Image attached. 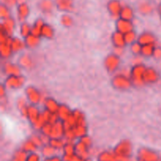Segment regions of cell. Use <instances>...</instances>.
Instances as JSON below:
<instances>
[{"label": "cell", "mask_w": 161, "mask_h": 161, "mask_svg": "<svg viewBox=\"0 0 161 161\" xmlns=\"http://www.w3.org/2000/svg\"><path fill=\"white\" fill-rule=\"evenodd\" d=\"M72 111L65 105H60L59 108H58V111L57 113L58 114V118H59L60 120H61L62 122L67 120L70 116L72 115Z\"/></svg>", "instance_id": "ffe728a7"}, {"label": "cell", "mask_w": 161, "mask_h": 161, "mask_svg": "<svg viewBox=\"0 0 161 161\" xmlns=\"http://www.w3.org/2000/svg\"><path fill=\"white\" fill-rule=\"evenodd\" d=\"M57 9L62 12H71L73 9V0H56Z\"/></svg>", "instance_id": "9a60e30c"}, {"label": "cell", "mask_w": 161, "mask_h": 161, "mask_svg": "<svg viewBox=\"0 0 161 161\" xmlns=\"http://www.w3.org/2000/svg\"><path fill=\"white\" fill-rule=\"evenodd\" d=\"M134 17H135V14H134L132 8L128 6H123L119 17L125 19V20H132L134 19Z\"/></svg>", "instance_id": "603a6c76"}, {"label": "cell", "mask_w": 161, "mask_h": 161, "mask_svg": "<svg viewBox=\"0 0 161 161\" xmlns=\"http://www.w3.org/2000/svg\"><path fill=\"white\" fill-rule=\"evenodd\" d=\"M122 8L123 5L119 0H111L107 4V9L108 13L112 17L115 18H119Z\"/></svg>", "instance_id": "9c48e42d"}, {"label": "cell", "mask_w": 161, "mask_h": 161, "mask_svg": "<svg viewBox=\"0 0 161 161\" xmlns=\"http://www.w3.org/2000/svg\"><path fill=\"white\" fill-rule=\"evenodd\" d=\"M134 29V25L132 20H125L119 17L116 21V30L119 32L125 34Z\"/></svg>", "instance_id": "ba28073f"}, {"label": "cell", "mask_w": 161, "mask_h": 161, "mask_svg": "<svg viewBox=\"0 0 161 161\" xmlns=\"http://www.w3.org/2000/svg\"><path fill=\"white\" fill-rule=\"evenodd\" d=\"M0 16H1L2 20H4V19L9 18L11 17V13L9 6L4 3L1 5V7H0Z\"/></svg>", "instance_id": "f1b7e54d"}, {"label": "cell", "mask_w": 161, "mask_h": 161, "mask_svg": "<svg viewBox=\"0 0 161 161\" xmlns=\"http://www.w3.org/2000/svg\"><path fill=\"white\" fill-rule=\"evenodd\" d=\"M18 65L20 68L28 69V67H31V59L29 58V56H28V54H23V56H21L18 59Z\"/></svg>", "instance_id": "4316f807"}, {"label": "cell", "mask_w": 161, "mask_h": 161, "mask_svg": "<svg viewBox=\"0 0 161 161\" xmlns=\"http://www.w3.org/2000/svg\"><path fill=\"white\" fill-rule=\"evenodd\" d=\"M30 14V8L26 3H20L17 7V15L19 21L25 22Z\"/></svg>", "instance_id": "30bf717a"}, {"label": "cell", "mask_w": 161, "mask_h": 161, "mask_svg": "<svg viewBox=\"0 0 161 161\" xmlns=\"http://www.w3.org/2000/svg\"><path fill=\"white\" fill-rule=\"evenodd\" d=\"M25 97L29 104L38 105L42 100V95L35 86H28L25 89Z\"/></svg>", "instance_id": "5b68a950"}, {"label": "cell", "mask_w": 161, "mask_h": 161, "mask_svg": "<svg viewBox=\"0 0 161 161\" xmlns=\"http://www.w3.org/2000/svg\"><path fill=\"white\" fill-rule=\"evenodd\" d=\"M53 36H54V29L53 28V27L47 23L44 24L42 31H41V37L50 39H52Z\"/></svg>", "instance_id": "cb8c5ba5"}, {"label": "cell", "mask_w": 161, "mask_h": 161, "mask_svg": "<svg viewBox=\"0 0 161 161\" xmlns=\"http://www.w3.org/2000/svg\"><path fill=\"white\" fill-rule=\"evenodd\" d=\"M41 116H42V113L39 112L37 105L29 104L28 109H27L26 114H25V118L28 119V121L31 123L33 127H35L38 124Z\"/></svg>", "instance_id": "52a82bcc"}, {"label": "cell", "mask_w": 161, "mask_h": 161, "mask_svg": "<svg viewBox=\"0 0 161 161\" xmlns=\"http://www.w3.org/2000/svg\"><path fill=\"white\" fill-rule=\"evenodd\" d=\"M158 13H159V14H160V17L161 18V3L159 5V6H158Z\"/></svg>", "instance_id": "d590c367"}, {"label": "cell", "mask_w": 161, "mask_h": 161, "mask_svg": "<svg viewBox=\"0 0 161 161\" xmlns=\"http://www.w3.org/2000/svg\"><path fill=\"white\" fill-rule=\"evenodd\" d=\"M40 38L41 37H39V36H35V35L33 34H30L29 36L25 37V39H24V41H25L26 48H29V49L36 48V47L39 44V42H40Z\"/></svg>", "instance_id": "d6986e66"}, {"label": "cell", "mask_w": 161, "mask_h": 161, "mask_svg": "<svg viewBox=\"0 0 161 161\" xmlns=\"http://www.w3.org/2000/svg\"><path fill=\"white\" fill-rule=\"evenodd\" d=\"M112 85L114 88L120 91H125L133 86L130 76H127L124 74L114 75L112 79Z\"/></svg>", "instance_id": "7a4b0ae2"}, {"label": "cell", "mask_w": 161, "mask_h": 161, "mask_svg": "<svg viewBox=\"0 0 161 161\" xmlns=\"http://www.w3.org/2000/svg\"><path fill=\"white\" fill-rule=\"evenodd\" d=\"M137 41L142 46H144L148 45V44H156L157 39L153 33L149 32V31H144L138 36Z\"/></svg>", "instance_id": "4fadbf2b"}, {"label": "cell", "mask_w": 161, "mask_h": 161, "mask_svg": "<svg viewBox=\"0 0 161 161\" xmlns=\"http://www.w3.org/2000/svg\"><path fill=\"white\" fill-rule=\"evenodd\" d=\"M25 83V78L21 74L18 75H7L5 80L4 85L6 86V89H19L22 87Z\"/></svg>", "instance_id": "3957f363"}, {"label": "cell", "mask_w": 161, "mask_h": 161, "mask_svg": "<svg viewBox=\"0 0 161 161\" xmlns=\"http://www.w3.org/2000/svg\"><path fill=\"white\" fill-rule=\"evenodd\" d=\"M54 3L51 0H42L39 3V7L40 10L44 14H50L53 11Z\"/></svg>", "instance_id": "44dd1931"}, {"label": "cell", "mask_w": 161, "mask_h": 161, "mask_svg": "<svg viewBox=\"0 0 161 161\" xmlns=\"http://www.w3.org/2000/svg\"><path fill=\"white\" fill-rule=\"evenodd\" d=\"M112 42L115 48L118 49H124L127 45L125 40V37H124V34L116 31V30L112 35Z\"/></svg>", "instance_id": "7c38bea8"}, {"label": "cell", "mask_w": 161, "mask_h": 161, "mask_svg": "<svg viewBox=\"0 0 161 161\" xmlns=\"http://www.w3.org/2000/svg\"><path fill=\"white\" fill-rule=\"evenodd\" d=\"M120 58L116 53L108 55L104 61V66L108 72H115L119 67Z\"/></svg>", "instance_id": "277c9868"}, {"label": "cell", "mask_w": 161, "mask_h": 161, "mask_svg": "<svg viewBox=\"0 0 161 161\" xmlns=\"http://www.w3.org/2000/svg\"><path fill=\"white\" fill-rule=\"evenodd\" d=\"M140 12L142 14H149L150 13H152L153 11V7L152 6H150V4L149 3H142V4L140 6L139 8Z\"/></svg>", "instance_id": "1f68e13d"}, {"label": "cell", "mask_w": 161, "mask_h": 161, "mask_svg": "<svg viewBox=\"0 0 161 161\" xmlns=\"http://www.w3.org/2000/svg\"><path fill=\"white\" fill-rule=\"evenodd\" d=\"M43 106L45 110L50 112L52 113H57L59 108L60 105L58 103L57 101H55L51 97H47L43 101Z\"/></svg>", "instance_id": "e0dca14e"}, {"label": "cell", "mask_w": 161, "mask_h": 161, "mask_svg": "<svg viewBox=\"0 0 161 161\" xmlns=\"http://www.w3.org/2000/svg\"><path fill=\"white\" fill-rule=\"evenodd\" d=\"M10 46L12 48L13 53H16L21 51L23 49H25V43L24 39H19L17 37H12L10 39Z\"/></svg>", "instance_id": "ac0fdd59"}, {"label": "cell", "mask_w": 161, "mask_h": 161, "mask_svg": "<svg viewBox=\"0 0 161 161\" xmlns=\"http://www.w3.org/2000/svg\"><path fill=\"white\" fill-rule=\"evenodd\" d=\"M11 38L3 42H0V53H1L2 58H8L14 53L10 46Z\"/></svg>", "instance_id": "5bb4252c"}, {"label": "cell", "mask_w": 161, "mask_h": 161, "mask_svg": "<svg viewBox=\"0 0 161 161\" xmlns=\"http://www.w3.org/2000/svg\"><path fill=\"white\" fill-rule=\"evenodd\" d=\"M3 72L6 75H18L20 74V67L18 64L11 62H6L3 65Z\"/></svg>", "instance_id": "2e32d148"}, {"label": "cell", "mask_w": 161, "mask_h": 161, "mask_svg": "<svg viewBox=\"0 0 161 161\" xmlns=\"http://www.w3.org/2000/svg\"><path fill=\"white\" fill-rule=\"evenodd\" d=\"M44 24H45V22L42 18L37 19L34 22V24L31 25V34L41 37V31H42Z\"/></svg>", "instance_id": "7402d4cb"}, {"label": "cell", "mask_w": 161, "mask_h": 161, "mask_svg": "<svg viewBox=\"0 0 161 161\" xmlns=\"http://www.w3.org/2000/svg\"><path fill=\"white\" fill-rule=\"evenodd\" d=\"M160 75L157 71L153 68H146L144 74L145 84H153L159 80Z\"/></svg>", "instance_id": "8fae6325"}, {"label": "cell", "mask_w": 161, "mask_h": 161, "mask_svg": "<svg viewBox=\"0 0 161 161\" xmlns=\"http://www.w3.org/2000/svg\"><path fill=\"white\" fill-rule=\"evenodd\" d=\"M61 24L63 26L66 27V28H69L71 27L73 24V20H72V17L69 16V14H64L61 17Z\"/></svg>", "instance_id": "4dcf8cb0"}, {"label": "cell", "mask_w": 161, "mask_h": 161, "mask_svg": "<svg viewBox=\"0 0 161 161\" xmlns=\"http://www.w3.org/2000/svg\"><path fill=\"white\" fill-rule=\"evenodd\" d=\"M31 34V25L28 22H21L20 25V35L23 39Z\"/></svg>", "instance_id": "d4e9b609"}, {"label": "cell", "mask_w": 161, "mask_h": 161, "mask_svg": "<svg viewBox=\"0 0 161 161\" xmlns=\"http://www.w3.org/2000/svg\"><path fill=\"white\" fill-rule=\"evenodd\" d=\"M154 58L156 59H160L161 58V47H156L155 50H154L153 55Z\"/></svg>", "instance_id": "d6a6232c"}, {"label": "cell", "mask_w": 161, "mask_h": 161, "mask_svg": "<svg viewBox=\"0 0 161 161\" xmlns=\"http://www.w3.org/2000/svg\"><path fill=\"white\" fill-rule=\"evenodd\" d=\"M156 47H157L156 44H148V45L142 46L141 55H142V56L144 57H146V58L153 57V53H154V50H155L156 49Z\"/></svg>", "instance_id": "484cf974"}, {"label": "cell", "mask_w": 161, "mask_h": 161, "mask_svg": "<svg viewBox=\"0 0 161 161\" xmlns=\"http://www.w3.org/2000/svg\"><path fill=\"white\" fill-rule=\"evenodd\" d=\"M146 67L142 63L136 64L132 67L130 73V78L134 86H142L145 85L144 74Z\"/></svg>", "instance_id": "6da1fadb"}, {"label": "cell", "mask_w": 161, "mask_h": 161, "mask_svg": "<svg viewBox=\"0 0 161 161\" xmlns=\"http://www.w3.org/2000/svg\"><path fill=\"white\" fill-rule=\"evenodd\" d=\"M124 37H125V40L127 44H132L133 42H136L137 39H138V36H137V33L135 30H131V31H128V32L125 33L124 34Z\"/></svg>", "instance_id": "83f0119b"}, {"label": "cell", "mask_w": 161, "mask_h": 161, "mask_svg": "<svg viewBox=\"0 0 161 161\" xmlns=\"http://www.w3.org/2000/svg\"><path fill=\"white\" fill-rule=\"evenodd\" d=\"M6 87L4 84H3L0 87V91H1V97H3L5 96V91H6Z\"/></svg>", "instance_id": "e575fe53"}, {"label": "cell", "mask_w": 161, "mask_h": 161, "mask_svg": "<svg viewBox=\"0 0 161 161\" xmlns=\"http://www.w3.org/2000/svg\"><path fill=\"white\" fill-rule=\"evenodd\" d=\"M15 20L12 17L4 19L2 20L1 26H0V34L9 37H13V33L15 29Z\"/></svg>", "instance_id": "8992f818"}, {"label": "cell", "mask_w": 161, "mask_h": 161, "mask_svg": "<svg viewBox=\"0 0 161 161\" xmlns=\"http://www.w3.org/2000/svg\"><path fill=\"white\" fill-rule=\"evenodd\" d=\"M142 49V46L138 41L130 44V51L134 55H136V56L137 55H141Z\"/></svg>", "instance_id": "f546056e"}, {"label": "cell", "mask_w": 161, "mask_h": 161, "mask_svg": "<svg viewBox=\"0 0 161 161\" xmlns=\"http://www.w3.org/2000/svg\"><path fill=\"white\" fill-rule=\"evenodd\" d=\"M3 1H4V4L7 5L8 6H14L17 3V0H3Z\"/></svg>", "instance_id": "836d02e7"}]
</instances>
